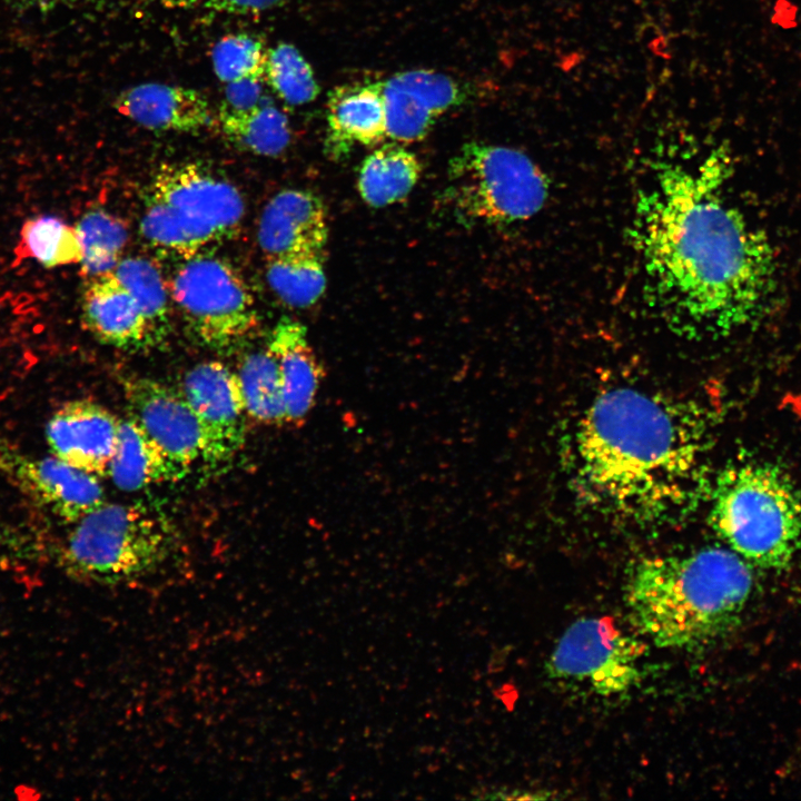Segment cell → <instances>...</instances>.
Listing matches in <instances>:
<instances>
[{
	"instance_id": "obj_1",
	"label": "cell",
	"mask_w": 801,
	"mask_h": 801,
	"mask_svg": "<svg viewBox=\"0 0 801 801\" xmlns=\"http://www.w3.org/2000/svg\"><path fill=\"white\" fill-rule=\"evenodd\" d=\"M722 149L654 169L630 231L645 295L674 328L725 335L760 320L778 289L773 248L724 197Z\"/></svg>"
},
{
	"instance_id": "obj_2",
	"label": "cell",
	"mask_w": 801,
	"mask_h": 801,
	"mask_svg": "<svg viewBox=\"0 0 801 801\" xmlns=\"http://www.w3.org/2000/svg\"><path fill=\"white\" fill-rule=\"evenodd\" d=\"M709 421L692 402L632 387L609 389L573 433L571 471L594 510L636 525L691 514L710 490Z\"/></svg>"
},
{
	"instance_id": "obj_3",
	"label": "cell",
	"mask_w": 801,
	"mask_h": 801,
	"mask_svg": "<svg viewBox=\"0 0 801 801\" xmlns=\"http://www.w3.org/2000/svg\"><path fill=\"white\" fill-rule=\"evenodd\" d=\"M753 589L750 564L730 548L651 556L629 571L624 601L656 646L700 650L739 624Z\"/></svg>"
},
{
	"instance_id": "obj_4",
	"label": "cell",
	"mask_w": 801,
	"mask_h": 801,
	"mask_svg": "<svg viewBox=\"0 0 801 801\" xmlns=\"http://www.w3.org/2000/svg\"><path fill=\"white\" fill-rule=\"evenodd\" d=\"M711 526L745 562L782 570L801 545V495L772 463L726 466L711 487Z\"/></svg>"
},
{
	"instance_id": "obj_5",
	"label": "cell",
	"mask_w": 801,
	"mask_h": 801,
	"mask_svg": "<svg viewBox=\"0 0 801 801\" xmlns=\"http://www.w3.org/2000/svg\"><path fill=\"white\" fill-rule=\"evenodd\" d=\"M57 560L72 578L123 585L156 574L178 552L168 516L142 503H105L72 524Z\"/></svg>"
},
{
	"instance_id": "obj_6",
	"label": "cell",
	"mask_w": 801,
	"mask_h": 801,
	"mask_svg": "<svg viewBox=\"0 0 801 801\" xmlns=\"http://www.w3.org/2000/svg\"><path fill=\"white\" fill-rule=\"evenodd\" d=\"M244 212L238 189L212 170L165 164L148 187L140 233L151 246L185 259L233 238Z\"/></svg>"
},
{
	"instance_id": "obj_7",
	"label": "cell",
	"mask_w": 801,
	"mask_h": 801,
	"mask_svg": "<svg viewBox=\"0 0 801 801\" xmlns=\"http://www.w3.org/2000/svg\"><path fill=\"white\" fill-rule=\"evenodd\" d=\"M548 187L544 171L526 154L471 141L448 162L444 198L463 221L510 225L538 214Z\"/></svg>"
},
{
	"instance_id": "obj_8",
	"label": "cell",
	"mask_w": 801,
	"mask_h": 801,
	"mask_svg": "<svg viewBox=\"0 0 801 801\" xmlns=\"http://www.w3.org/2000/svg\"><path fill=\"white\" fill-rule=\"evenodd\" d=\"M170 295L190 336L201 346L231 350L258 328L247 283L227 259L197 253L176 269Z\"/></svg>"
},
{
	"instance_id": "obj_9",
	"label": "cell",
	"mask_w": 801,
	"mask_h": 801,
	"mask_svg": "<svg viewBox=\"0 0 801 801\" xmlns=\"http://www.w3.org/2000/svg\"><path fill=\"white\" fill-rule=\"evenodd\" d=\"M643 654V644L609 619L582 617L561 635L545 670L562 685L609 696L639 682Z\"/></svg>"
},
{
	"instance_id": "obj_10",
	"label": "cell",
	"mask_w": 801,
	"mask_h": 801,
	"mask_svg": "<svg viewBox=\"0 0 801 801\" xmlns=\"http://www.w3.org/2000/svg\"><path fill=\"white\" fill-rule=\"evenodd\" d=\"M180 390L202 427L205 462L230 459L245 443L248 416L237 374L221 362H204L187 372Z\"/></svg>"
},
{
	"instance_id": "obj_11",
	"label": "cell",
	"mask_w": 801,
	"mask_h": 801,
	"mask_svg": "<svg viewBox=\"0 0 801 801\" xmlns=\"http://www.w3.org/2000/svg\"><path fill=\"white\" fill-rule=\"evenodd\" d=\"M123 395L128 416L172 462L189 472L196 461H205L202 427L180 389L148 377H130L123 382Z\"/></svg>"
},
{
	"instance_id": "obj_12",
	"label": "cell",
	"mask_w": 801,
	"mask_h": 801,
	"mask_svg": "<svg viewBox=\"0 0 801 801\" xmlns=\"http://www.w3.org/2000/svg\"><path fill=\"white\" fill-rule=\"evenodd\" d=\"M0 469L28 497L67 523L80 521L106 503L97 475L53 455L33 457L3 451Z\"/></svg>"
},
{
	"instance_id": "obj_13",
	"label": "cell",
	"mask_w": 801,
	"mask_h": 801,
	"mask_svg": "<svg viewBox=\"0 0 801 801\" xmlns=\"http://www.w3.org/2000/svg\"><path fill=\"white\" fill-rule=\"evenodd\" d=\"M466 98V89L442 72L415 69L393 75L383 81L387 138L397 142L424 139L439 116Z\"/></svg>"
},
{
	"instance_id": "obj_14",
	"label": "cell",
	"mask_w": 801,
	"mask_h": 801,
	"mask_svg": "<svg viewBox=\"0 0 801 801\" xmlns=\"http://www.w3.org/2000/svg\"><path fill=\"white\" fill-rule=\"evenodd\" d=\"M120 419L103 405L72 399L52 413L46 442L53 456L67 464L106 477L116 451Z\"/></svg>"
},
{
	"instance_id": "obj_15",
	"label": "cell",
	"mask_w": 801,
	"mask_h": 801,
	"mask_svg": "<svg viewBox=\"0 0 801 801\" xmlns=\"http://www.w3.org/2000/svg\"><path fill=\"white\" fill-rule=\"evenodd\" d=\"M257 239L267 258L320 253L328 239L326 208L309 190L284 189L261 211Z\"/></svg>"
},
{
	"instance_id": "obj_16",
	"label": "cell",
	"mask_w": 801,
	"mask_h": 801,
	"mask_svg": "<svg viewBox=\"0 0 801 801\" xmlns=\"http://www.w3.org/2000/svg\"><path fill=\"white\" fill-rule=\"evenodd\" d=\"M325 151L339 159L354 145L375 146L387 138L383 81L339 85L328 92Z\"/></svg>"
},
{
	"instance_id": "obj_17",
	"label": "cell",
	"mask_w": 801,
	"mask_h": 801,
	"mask_svg": "<svg viewBox=\"0 0 801 801\" xmlns=\"http://www.w3.org/2000/svg\"><path fill=\"white\" fill-rule=\"evenodd\" d=\"M81 310L85 327L102 344L127 350L156 346L138 304L112 271L88 278Z\"/></svg>"
},
{
	"instance_id": "obj_18",
	"label": "cell",
	"mask_w": 801,
	"mask_h": 801,
	"mask_svg": "<svg viewBox=\"0 0 801 801\" xmlns=\"http://www.w3.org/2000/svg\"><path fill=\"white\" fill-rule=\"evenodd\" d=\"M267 348L279 368L286 425L299 427L316 403L324 366L309 345L305 326L287 317L270 332Z\"/></svg>"
},
{
	"instance_id": "obj_19",
	"label": "cell",
	"mask_w": 801,
	"mask_h": 801,
	"mask_svg": "<svg viewBox=\"0 0 801 801\" xmlns=\"http://www.w3.org/2000/svg\"><path fill=\"white\" fill-rule=\"evenodd\" d=\"M116 109L152 130L195 132L211 121L207 98L196 89L146 82L121 91Z\"/></svg>"
},
{
	"instance_id": "obj_20",
	"label": "cell",
	"mask_w": 801,
	"mask_h": 801,
	"mask_svg": "<svg viewBox=\"0 0 801 801\" xmlns=\"http://www.w3.org/2000/svg\"><path fill=\"white\" fill-rule=\"evenodd\" d=\"M187 469L172 462L130 416L120 419L108 477L122 491L136 492L179 481Z\"/></svg>"
},
{
	"instance_id": "obj_21",
	"label": "cell",
	"mask_w": 801,
	"mask_h": 801,
	"mask_svg": "<svg viewBox=\"0 0 801 801\" xmlns=\"http://www.w3.org/2000/svg\"><path fill=\"white\" fill-rule=\"evenodd\" d=\"M422 170L415 154L397 144L382 145L362 162L357 188L367 205L385 207L406 198Z\"/></svg>"
},
{
	"instance_id": "obj_22",
	"label": "cell",
	"mask_w": 801,
	"mask_h": 801,
	"mask_svg": "<svg viewBox=\"0 0 801 801\" xmlns=\"http://www.w3.org/2000/svg\"><path fill=\"white\" fill-rule=\"evenodd\" d=\"M236 374L248 416L267 425H286L279 368L268 348L247 354Z\"/></svg>"
},
{
	"instance_id": "obj_23",
	"label": "cell",
	"mask_w": 801,
	"mask_h": 801,
	"mask_svg": "<svg viewBox=\"0 0 801 801\" xmlns=\"http://www.w3.org/2000/svg\"><path fill=\"white\" fill-rule=\"evenodd\" d=\"M14 254L17 260L33 259L46 268H55L79 263L81 247L75 226L41 214L24 221Z\"/></svg>"
},
{
	"instance_id": "obj_24",
	"label": "cell",
	"mask_w": 801,
	"mask_h": 801,
	"mask_svg": "<svg viewBox=\"0 0 801 801\" xmlns=\"http://www.w3.org/2000/svg\"><path fill=\"white\" fill-rule=\"evenodd\" d=\"M219 122L229 141L256 155L277 156L290 141L287 116L267 100L245 113L219 115Z\"/></svg>"
},
{
	"instance_id": "obj_25",
	"label": "cell",
	"mask_w": 801,
	"mask_h": 801,
	"mask_svg": "<svg viewBox=\"0 0 801 801\" xmlns=\"http://www.w3.org/2000/svg\"><path fill=\"white\" fill-rule=\"evenodd\" d=\"M138 304L157 345L170 330L168 289L158 267L144 257H128L112 270Z\"/></svg>"
},
{
	"instance_id": "obj_26",
	"label": "cell",
	"mask_w": 801,
	"mask_h": 801,
	"mask_svg": "<svg viewBox=\"0 0 801 801\" xmlns=\"http://www.w3.org/2000/svg\"><path fill=\"white\" fill-rule=\"evenodd\" d=\"M266 278L270 288L288 306L306 308L326 288L320 253H300L267 258Z\"/></svg>"
},
{
	"instance_id": "obj_27",
	"label": "cell",
	"mask_w": 801,
	"mask_h": 801,
	"mask_svg": "<svg viewBox=\"0 0 801 801\" xmlns=\"http://www.w3.org/2000/svg\"><path fill=\"white\" fill-rule=\"evenodd\" d=\"M75 228L81 247L82 276L90 278L112 271L128 239L123 221L103 209H92L80 217Z\"/></svg>"
},
{
	"instance_id": "obj_28",
	"label": "cell",
	"mask_w": 801,
	"mask_h": 801,
	"mask_svg": "<svg viewBox=\"0 0 801 801\" xmlns=\"http://www.w3.org/2000/svg\"><path fill=\"white\" fill-rule=\"evenodd\" d=\"M264 77L276 95L289 106L309 103L319 93L309 62L290 43L281 42L268 50Z\"/></svg>"
},
{
	"instance_id": "obj_29",
	"label": "cell",
	"mask_w": 801,
	"mask_h": 801,
	"mask_svg": "<svg viewBox=\"0 0 801 801\" xmlns=\"http://www.w3.org/2000/svg\"><path fill=\"white\" fill-rule=\"evenodd\" d=\"M267 52L255 37L245 33L226 36L211 50L215 75L225 83L264 77Z\"/></svg>"
},
{
	"instance_id": "obj_30",
	"label": "cell",
	"mask_w": 801,
	"mask_h": 801,
	"mask_svg": "<svg viewBox=\"0 0 801 801\" xmlns=\"http://www.w3.org/2000/svg\"><path fill=\"white\" fill-rule=\"evenodd\" d=\"M264 77H251L226 83L219 115H239L257 108L264 98Z\"/></svg>"
},
{
	"instance_id": "obj_31",
	"label": "cell",
	"mask_w": 801,
	"mask_h": 801,
	"mask_svg": "<svg viewBox=\"0 0 801 801\" xmlns=\"http://www.w3.org/2000/svg\"><path fill=\"white\" fill-rule=\"evenodd\" d=\"M284 0H168L169 4L184 8L200 7L208 10L248 14L269 10Z\"/></svg>"
}]
</instances>
